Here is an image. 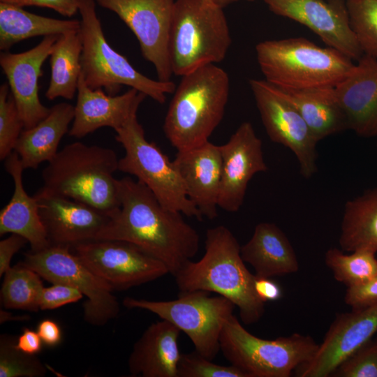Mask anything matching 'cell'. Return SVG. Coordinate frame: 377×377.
Wrapping results in <instances>:
<instances>
[{"label": "cell", "instance_id": "21", "mask_svg": "<svg viewBox=\"0 0 377 377\" xmlns=\"http://www.w3.org/2000/svg\"><path fill=\"white\" fill-rule=\"evenodd\" d=\"M74 106V118L68 135L82 138L102 127L114 131L121 127L147 96L131 88L119 95H109L102 89H92L81 75Z\"/></svg>", "mask_w": 377, "mask_h": 377}, {"label": "cell", "instance_id": "33", "mask_svg": "<svg viewBox=\"0 0 377 377\" xmlns=\"http://www.w3.org/2000/svg\"><path fill=\"white\" fill-rule=\"evenodd\" d=\"M346 6L363 54L377 59V0H346Z\"/></svg>", "mask_w": 377, "mask_h": 377}, {"label": "cell", "instance_id": "34", "mask_svg": "<svg viewBox=\"0 0 377 377\" xmlns=\"http://www.w3.org/2000/svg\"><path fill=\"white\" fill-rule=\"evenodd\" d=\"M16 342L9 335L0 337V377L44 376L45 366L35 355L17 348Z\"/></svg>", "mask_w": 377, "mask_h": 377}, {"label": "cell", "instance_id": "13", "mask_svg": "<svg viewBox=\"0 0 377 377\" xmlns=\"http://www.w3.org/2000/svg\"><path fill=\"white\" fill-rule=\"evenodd\" d=\"M71 250L113 290H127L169 273L163 262L125 241L91 240Z\"/></svg>", "mask_w": 377, "mask_h": 377}, {"label": "cell", "instance_id": "39", "mask_svg": "<svg viewBox=\"0 0 377 377\" xmlns=\"http://www.w3.org/2000/svg\"><path fill=\"white\" fill-rule=\"evenodd\" d=\"M344 300L353 309L377 303V275L361 284L348 287Z\"/></svg>", "mask_w": 377, "mask_h": 377}, {"label": "cell", "instance_id": "30", "mask_svg": "<svg viewBox=\"0 0 377 377\" xmlns=\"http://www.w3.org/2000/svg\"><path fill=\"white\" fill-rule=\"evenodd\" d=\"M82 41L78 31L59 35L50 56L51 77L45 97L73 98L82 75Z\"/></svg>", "mask_w": 377, "mask_h": 377}, {"label": "cell", "instance_id": "36", "mask_svg": "<svg viewBox=\"0 0 377 377\" xmlns=\"http://www.w3.org/2000/svg\"><path fill=\"white\" fill-rule=\"evenodd\" d=\"M177 377H249L240 369L213 363L196 350L181 354L177 367Z\"/></svg>", "mask_w": 377, "mask_h": 377}, {"label": "cell", "instance_id": "22", "mask_svg": "<svg viewBox=\"0 0 377 377\" xmlns=\"http://www.w3.org/2000/svg\"><path fill=\"white\" fill-rule=\"evenodd\" d=\"M334 89L348 129L363 138L377 136V59L363 54Z\"/></svg>", "mask_w": 377, "mask_h": 377}, {"label": "cell", "instance_id": "29", "mask_svg": "<svg viewBox=\"0 0 377 377\" xmlns=\"http://www.w3.org/2000/svg\"><path fill=\"white\" fill-rule=\"evenodd\" d=\"M339 244L344 251L377 252V186L346 202Z\"/></svg>", "mask_w": 377, "mask_h": 377}, {"label": "cell", "instance_id": "5", "mask_svg": "<svg viewBox=\"0 0 377 377\" xmlns=\"http://www.w3.org/2000/svg\"><path fill=\"white\" fill-rule=\"evenodd\" d=\"M256 54L265 80L286 90L335 87L355 66L337 50L302 37L261 41Z\"/></svg>", "mask_w": 377, "mask_h": 377}, {"label": "cell", "instance_id": "42", "mask_svg": "<svg viewBox=\"0 0 377 377\" xmlns=\"http://www.w3.org/2000/svg\"><path fill=\"white\" fill-rule=\"evenodd\" d=\"M31 6L47 8L71 17L79 13L78 0H30Z\"/></svg>", "mask_w": 377, "mask_h": 377}, {"label": "cell", "instance_id": "24", "mask_svg": "<svg viewBox=\"0 0 377 377\" xmlns=\"http://www.w3.org/2000/svg\"><path fill=\"white\" fill-rule=\"evenodd\" d=\"M5 168L13 180L14 191L10 201L0 212V235L17 234L28 241L31 251L44 249L51 244L40 219L38 202L24 188V168L15 151L5 159Z\"/></svg>", "mask_w": 377, "mask_h": 377}, {"label": "cell", "instance_id": "47", "mask_svg": "<svg viewBox=\"0 0 377 377\" xmlns=\"http://www.w3.org/2000/svg\"><path fill=\"white\" fill-rule=\"evenodd\" d=\"M209 1L224 8L225 7L237 1L238 0H209Z\"/></svg>", "mask_w": 377, "mask_h": 377}, {"label": "cell", "instance_id": "19", "mask_svg": "<svg viewBox=\"0 0 377 377\" xmlns=\"http://www.w3.org/2000/svg\"><path fill=\"white\" fill-rule=\"evenodd\" d=\"M58 37L45 36L36 46L23 52L3 51L0 54V66L7 77L24 129L36 125L50 111L40 101L38 79L43 75L42 66L50 57Z\"/></svg>", "mask_w": 377, "mask_h": 377}, {"label": "cell", "instance_id": "26", "mask_svg": "<svg viewBox=\"0 0 377 377\" xmlns=\"http://www.w3.org/2000/svg\"><path fill=\"white\" fill-rule=\"evenodd\" d=\"M74 118V106L59 103L50 108L49 114L34 126L24 129L14 148L25 169H36L50 162L58 153V147Z\"/></svg>", "mask_w": 377, "mask_h": 377}, {"label": "cell", "instance_id": "46", "mask_svg": "<svg viewBox=\"0 0 377 377\" xmlns=\"http://www.w3.org/2000/svg\"><path fill=\"white\" fill-rule=\"evenodd\" d=\"M0 3L22 8L31 6L30 0H0Z\"/></svg>", "mask_w": 377, "mask_h": 377}, {"label": "cell", "instance_id": "44", "mask_svg": "<svg viewBox=\"0 0 377 377\" xmlns=\"http://www.w3.org/2000/svg\"><path fill=\"white\" fill-rule=\"evenodd\" d=\"M42 342L37 332L25 327L17 340L16 346L24 353L36 355L40 351Z\"/></svg>", "mask_w": 377, "mask_h": 377}, {"label": "cell", "instance_id": "25", "mask_svg": "<svg viewBox=\"0 0 377 377\" xmlns=\"http://www.w3.org/2000/svg\"><path fill=\"white\" fill-rule=\"evenodd\" d=\"M241 256L256 275L271 278L293 274L299 269L294 249L286 234L276 224L256 225L251 239L241 246Z\"/></svg>", "mask_w": 377, "mask_h": 377}, {"label": "cell", "instance_id": "23", "mask_svg": "<svg viewBox=\"0 0 377 377\" xmlns=\"http://www.w3.org/2000/svg\"><path fill=\"white\" fill-rule=\"evenodd\" d=\"M181 330L162 320L151 324L135 342L128 358L133 376L177 377L181 357L178 339Z\"/></svg>", "mask_w": 377, "mask_h": 377}, {"label": "cell", "instance_id": "15", "mask_svg": "<svg viewBox=\"0 0 377 377\" xmlns=\"http://www.w3.org/2000/svg\"><path fill=\"white\" fill-rule=\"evenodd\" d=\"M274 14L309 28L327 45L358 61L363 53L351 29L346 0H264Z\"/></svg>", "mask_w": 377, "mask_h": 377}, {"label": "cell", "instance_id": "8", "mask_svg": "<svg viewBox=\"0 0 377 377\" xmlns=\"http://www.w3.org/2000/svg\"><path fill=\"white\" fill-rule=\"evenodd\" d=\"M132 112L116 129L115 139L124 149L118 170L137 177L165 208L202 221L203 216L187 196L173 161L154 143L149 142L137 116Z\"/></svg>", "mask_w": 377, "mask_h": 377}, {"label": "cell", "instance_id": "40", "mask_svg": "<svg viewBox=\"0 0 377 377\" xmlns=\"http://www.w3.org/2000/svg\"><path fill=\"white\" fill-rule=\"evenodd\" d=\"M28 241L17 234H11L0 241V276L1 277L11 267L13 256L21 249Z\"/></svg>", "mask_w": 377, "mask_h": 377}, {"label": "cell", "instance_id": "4", "mask_svg": "<svg viewBox=\"0 0 377 377\" xmlns=\"http://www.w3.org/2000/svg\"><path fill=\"white\" fill-rule=\"evenodd\" d=\"M116 152L75 142L66 145L43 169V187L87 203L110 218L119 209Z\"/></svg>", "mask_w": 377, "mask_h": 377}, {"label": "cell", "instance_id": "31", "mask_svg": "<svg viewBox=\"0 0 377 377\" xmlns=\"http://www.w3.org/2000/svg\"><path fill=\"white\" fill-rule=\"evenodd\" d=\"M3 275L1 289L3 307L38 311L39 296L44 287L42 277L20 263L11 267Z\"/></svg>", "mask_w": 377, "mask_h": 377}, {"label": "cell", "instance_id": "2", "mask_svg": "<svg viewBox=\"0 0 377 377\" xmlns=\"http://www.w3.org/2000/svg\"><path fill=\"white\" fill-rule=\"evenodd\" d=\"M205 249L198 261L187 262L174 275L180 292L216 293L238 307L244 324L258 322L263 315L265 303L256 295L255 274L246 268L235 235L224 226L209 228Z\"/></svg>", "mask_w": 377, "mask_h": 377}, {"label": "cell", "instance_id": "32", "mask_svg": "<svg viewBox=\"0 0 377 377\" xmlns=\"http://www.w3.org/2000/svg\"><path fill=\"white\" fill-rule=\"evenodd\" d=\"M325 262L336 280L347 287L357 286L377 275L376 253L368 249L356 250L348 255L332 248L327 251Z\"/></svg>", "mask_w": 377, "mask_h": 377}, {"label": "cell", "instance_id": "37", "mask_svg": "<svg viewBox=\"0 0 377 377\" xmlns=\"http://www.w3.org/2000/svg\"><path fill=\"white\" fill-rule=\"evenodd\" d=\"M330 376L377 377V337L371 339L344 360Z\"/></svg>", "mask_w": 377, "mask_h": 377}, {"label": "cell", "instance_id": "35", "mask_svg": "<svg viewBox=\"0 0 377 377\" xmlns=\"http://www.w3.org/2000/svg\"><path fill=\"white\" fill-rule=\"evenodd\" d=\"M24 129L8 83L0 87V160L4 161L14 150Z\"/></svg>", "mask_w": 377, "mask_h": 377}, {"label": "cell", "instance_id": "28", "mask_svg": "<svg viewBox=\"0 0 377 377\" xmlns=\"http://www.w3.org/2000/svg\"><path fill=\"white\" fill-rule=\"evenodd\" d=\"M80 20H60L36 15L0 3V49L8 51L24 40L78 31Z\"/></svg>", "mask_w": 377, "mask_h": 377}, {"label": "cell", "instance_id": "11", "mask_svg": "<svg viewBox=\"0 0 377 377\" xmlns=\"http://www.w3.org/2000/svg\"><path fill=\"white\" fill-rule=\"evenodd\" d=\"M21 264L53 283H62L80 290L87 297L84 318L101 326L115 318L120 306L112 288L96 275L68 246L54 245L24 254Z\"/></svg>", "mask_w": 377, "mask_h": 377}, {"label": "cell", "instance_id": "43", "mask_svg": "<svg viewBox=\"0 0 377 377\" xmlns=\"http://www.w3.org/2000/svg\"><path fill=\"white\" fill-rule=\"evenodd\" d=\"M37 332L42 341L49 346H55L61 339V331L59 325L52 320H42L37 327Z\"/></svg>", "mask_w": 377, "mask_h": 377}, {"label": "cell", "instance_id": "10", "mask_svg": "<svg viewBox=\"0 0 377 377\" xmlns=\"http://www.w3.org/2000/svg\"><path fill=\"white\" fill-rule=\"evenodd\" d=\"M209 292H181L170 301H151L125 297L128 309L149 311L184 332L195 350L212 360L220 350V337L226 321L233 315L235 305L226 297L209 296Z\"/></svg>", "mask_w": 377, "mask_h": 377}, {"label": "cell", "instance_id": "45", "mask_svg": "<svg viewBox=\"0 0 377 377\" xmlns=\"http://www.w3.org/2000/svg\"><path fill=\"white\" fill-rule=\"evenodd\" d=\"M0 321L2 324L3 323H5L6 321L10 320H24L27 319H29V316L27 315L24 316H13L12 313L5 311L2 309H1V313H0Z\"/></svg>", "mask_w": 377, "mask_h": 377}, {"label": "cell", "instance_id": "27", "mask_svg": "<svg viewBox=\"0 0 377 377\" xmlns=\"http://www.w3.org/2000/svg\"><path fill=\"white\" fill-rule=\"evenodd\" d=\"M279 89L297 108L318 141L348 129L346 118L337 98L334 87Z\"/></svg>", "mask_w": 377, "mask_h": 377}, {"label": "cell", "instance_id": "1", "mask_svg": "<svg viewBox=\"0 0 377 377\" xmlns=\"http://www.w3.org/2000/svg\"><path fill=\"white\" fill-rule=\"evenodd\" d=\"M120 207L96 240L132 243L163 262L173 276L196 255L198 232L180 212L163 207L142 183L118 179Z\"/></svg>", "mask_w": 377, "mask_h": 377}, {"label": "cell", "instance_id": "12", "mask_svg": "<svg viewBox=\"0 0 377 377\" xmlns=\"http://www.w3.org/2000/svg\"><path fill=\"white\" fill-rule=\"evenodd\" d=\"M263 124L269 139L290 149L305 179L317 172L319 142L297 108L281 91L264 80L249 82Z\"/></svg>", "mask_w": 377, "mask_h": 377}, {"label": "cell", "instance_id": "6", "mask_svg": "<svg viewBox=\"0 0 377 377\" xmlns=\"http://www.w3.org/2000/svg\"><path fill=\"white\" fill-rule=\"evenodd\" d=\"M231 43L223 8L209 0H175L169 37L173 75L222 61Z\"/></svg>", "mask_w": 377, "mask_h": 377}, {"label": "cell", "instance_id": "16", "mask_svg": "<svg viewBox=\"0 0 377 377\" xmlns=\"http://www.w3.org/2000/svg\"><path fill=\"white\" fill-rule=\"evenodd\" d=\"M376 333L377 303L337 315L312 358L296 369L297 376H330Z\"/></svg>", "mask_w": 377, "mask_h": 377}, {"label": "cell", "instance_id": "17", "mask_svg": "<svg viewBox=\"0 0 377 377\" xmlns=\"http://www.w3.org/2000/svg\"><path fill=\"white\" fill-rule=\"evenodd\" d=\"M222 170L219 207L236 212L242 206L249 182L266 172L263 142L249 121L242 122L230 139L220 145Z\"/></svg>", "mask_w": 377, "mask_h": 377}, {"label": "cell", "instance_id": "14", "mask_svg": "<svg viewBox=\"0 0 377 377\" xmlns=\"http://www.w3.org/2000/svg\"><path fill=\"white\" fill-rule=\"evenodd\" d=\"M114 13L138 39L145 59L154 67L158 80L170 81L173 75L169 37L175 0H95Z\"/></svg>", "mask_w": 377, "mask_h": 377}, {"label": "cell", "instance_id": "48", "mask_svg": "<svg viewBox=\"0 0 377 377\" xmlns=\"http://www.w3.org/2000/svg\"><path fill=\"white\" fill-rule=\"evenodd\" d=\"M246 1H249V2H252V1H254L256 0H246Z\"/></svg>", "mask_w": 377, "mask_h": 377}, {"label": "cell", "instance_id": "38", "mask_svg": "<svg viewBox=\"0 0 377 377\" xmlns=\"http://www.w3.org/2000/svg\"><path fill=\"white\" fill-rule=\"evenodd\" d=\"M83 294L77 289L62 283H53L52 286L43 287L38 300L39 309L50 310L64 305L77 302Z\"/></svg>", "mask_w": 377, "mask_h": 377}, {"label": "cell", "instance_id": "7", "mask_svg": "<svg viewBox=\"0 0 377 377\" xmlns=\"http://www.w3.org/2000/svg\"><path fill=\"white\" fill-rule=\"evenodd\" d=\"M78 1L82 75L86 84L92 89H104L112 96L117 95L122 86H127L160 104L164 103L166 95L175 90L174 82L152 80L135 69L107 41L96 13V1Z\"/></svg>", "mask_w": 377, "mask_h": 377}, {"label": "cell", "instance_id": "20", "mask_svg": "<svg viewBox=\"0 0 377 377\" xmlns=\"http://www.w3.org/2000/svg\"><path fill=\"white\" fill-rule=\"evenodd\" d=\"M173 162L189 200L203 216L210 220L216 218L222 170L220 145L207 141L177 151Z\"/></svg>", "mask_w": 377, "mask_h": 377}, {"label": "cell", "instance_id": "49", "mask_svg": "<svg viewBox=\"0 0 377 377\" xmlns=\"http://www.w3.org/2000/svg\"><path fill=\"white\" fill-rule=\"evenodd\" d=\"M376 149H377V145H376ZM376 151H377V150H376Z\"/></svg>", "mask_w": 377, "mask_h": 377}, {"label": "cell", "instance_id": "3", "mask_svg": "<svg viewBox=\"0 0 377 377\" xmlns=\"http://www.w3.org/2000/svg\"><path fill=\"white\" fill-rule=\"evenodd\" d=\"M182 77L163 126L167 139L177 151L209 141L223 119L230 94L228 73L214 64Z\"/></svg>", "mask_w": 377, "mask_h": 377}, {"label": "cell", "instance_id": "41", "mask_svg": "<svg viewBox=\"0 0 377 377\" xmlns=\"http://www.w3.org/2000/svg\"><path fill=\"white\" fill-rule=\"evenodd\" d=\"M253 288L257 297L264 303L279 300L283 296L280 285L269 277L255 274Z\"/></svg>", "mask_w": 377, "mask_h": 377}, {"label": "cell", "instance_id": "18", "mask_svg": "<svg viewBox=\"0 0 377 377\" xmlns=\"http://www.w3.org/2000/svg\"><path fill=\"white\" fill-rule=\"evenodd\" d=\"M51 244L68 246L96 240L110 217L83 202L43 186L34 195Z\"/></svg>", "mask_w": 377, "mask_h": 377}, {"label": "cell", "instance_id": "9", "mask_svg": "<svg viewBox=\"0 0 377 377\" xmlns=\"http://www.w3.org/2000/svg\"><path fill=\"white\" fill-rule=\"evenodd\" d=\"M318 346L312 337L298 333L274 340L258 338L234 315L226 321L220 337L226 359L249 377H289L312 358Z\"/></svg>", "mask_w": 377, "mask_h": 377}]
</instances>
